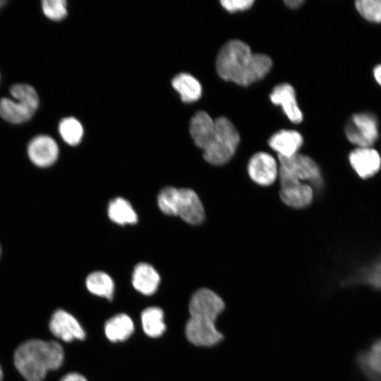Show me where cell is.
Masks as SVG:
<instances>
[{
  "instance_id": "cell-23",
  "label": "cell",
  "mask_w": 381,
  "mask_h": 381,
  "mask_svg": "<svg viewBox=\"0 0 381 381\" xmlns=\"http://www.w3.org/2000/svg\"><path fill=\"white\" fill-rule=\"evenodd\" d=\"M360 363L371 375L381 376V339L373 344L369 351L361 356Z\"/></svg>"
},
{
  "instance_id": "cell-28",
  "label": "cell",
  "mask_w": 381,
  "mask_h": 381,
  "mask_svg": "<svg viewBox=\"0 0 381 381\" xmlns=\"http://www.w3.org/2000/svg\"><path fill=\"white\" fill-rule=\"evenodd\" d=\"M60 381H87L81 374L78 373H70L61 377Z\"/></svg>"
},
{
  "instance_id": "cell-19",
  "label": "cell",
  "mask_w": 381,
  "mask_h": 381,
  "mask_svg": "<svg viewBox=\"0 0 381 381\" xmlns=\"http://www.w3.org/2000/svg\"><path fill=\"white\" fill-rule=\"evenodd\" d=\"M163 310L159 307H148L141 313L142 327L148 337L157 338L162 336L166 329Z\"/></svg>"
},
{
  "instance_id": "cell-9",
  "label": "cell",
  "mask_w": 381,
  "mask_h": 381,
  "mask_svg": "<svg viewBox=\"0 0 381 381\" xmlns=\"http://www.w3.org/2000/svg\"><path fill=\"white\" fill-rule=\"evenodd\" d=\"M248 173L250 178L260 186L272 184L279 175V165L269 153L258 152L248 161Z\"/></svg>"
},
{
  "instance_id": "cell-26",
  "label": "cell",
  "mask_w": 381,
  "mask_h": 381,
  "mask_svg": "<svg viewBox=\"0 0 381 381\" xmlns=\"http://www.w3.org/2000/svg\"><path fill=\"white\" fill-rule=\"evenodd\" d=\"M363 277L372 286L381 290V261L373 265Z\"/></svg>"
},
{
  "instance_id": "cell-20",
  "label": "cell",
  "mask_w": 381,
  "mask_h": 381,
  "mask_svg": "<svg viewBox=\"0 0 381 381\" xmlns=\"http://www.w3.org/2000/svg\"><path fill=\"white\" fill-rule=\"evenodd\" d=\"M108 214L110 219L118 224H133L138 221L137 214L130 202L120 197L110 201Z\"/></svg>"
},
{
  "instance_id": "cell-10",
  "label": "cell",
  "mask_w": 381,
  "mask_h": 381,
  "mask_svg": "<svg viewBox=\"0 0 381 381\" xmlns=\"http://www.w3.org/2000/svg\"><path fill=\"white\" fill-rule=\"evenodd\" d=\"M49 329L56 337L66 342L83 340L85 337V332L79 322L64 310L54 313L49 322Z\"/></svg>"
},
{
  "instance_id": "cell-14",
  "label": "cell",
  "mask_w": 381,
  "mask_h": 381,
  "mask_svg": "<svg viewBox=\"0 0 381 381\" xmlns=\"http://www.w3.org/2000/svg\"><path fill=\"white\" fill-rule=\"evenodd\" d=\"M271 102L282 107L288 119L294 123H300L303 114L296 101L294 88L289 83L276 85L270 95Z\"/></svg>"
},
{
  "instance_id": "cell-16",
  "label": "cell",
  "mask_w": 381,
  "mask_h": 381,
  "mask_svg": "<svg viewBox=\"0 0 381 381\" xmlns=\"http://www.w3.org/2000/svg\"><path fill=\"white\" fill-rule=\"evenodd\" d=\"M160 277L155 268L149 264H138L133 270L132 284L140 293L149 296L155 294L158 289Z\"/></svg>"
},
{
  "instance_id": "cell-13",
  "label": "cell",
  "mask_w": 381,
  "mask_h": 381,
  "mask_svg": "<svg viewBox=\"0 0 381 381\" xmlns=\"http://www.w3.org/2000/svg\"><path fill=\"white\" fill-rule=\"evenodd\" d=\"M349 163L362 179L375 175L381 167V157L372 147H356L349 156Z\"/></svg>"
},
{
  "instance_id": "cell-12",
  "label": "cell",
  "mask_w": 381,
  "mask_h": 381,
  "mask_svg": "<svg viewBox=\"0 0 381 381\" xmlns=\"http://www.w3.org/2000/svg\"><path fill=\"white\" fill-rule=\"evenodd\" d=\"M279 196L282 202L293 208H304L313 200V187L306 183L285 180L280 181Z\"/></svg>"
},
{
  "instance_id": "cell-33",
  "label": "cell",
  "mask_w": 381,
  "mask_h": 381,
  "mask_svg": "<svg viewBox=\"0 0 381 381\" xmlns=\"http://www.w3.org/2000/svg\"><path fill=\"white\" fill-rule=\"evenodd\" d=\"M0 254H1V248H0Z\"/></svg>"
},
{
  "instance_id": "cell-7",
  "label": "cell",
  "mask_w": 381,
  "mask_h": 381,
  "mask_svg": "<svg viewBox=\"0 0 381 381\" xmlns=\"http://www.w3.org/2000/svg\"><path fill=\"white\" fill-rule=\"evenodd\" d=\"M278 160L279 181H297L312 187L321 188L322 178L320 169L310 157L297 153L289 157L278 156Z\"/></svg>"
},
{
  "instance_id": "cell-18",
  "label": "cell",
  "mask_w": 381,
  "mask_h": 381,
  "mask_svg": "<svg viewBox=\"0 0 381 381\" xmlns=\"http://www.w3.org/2000/svg\"><path fill=\"white\" fill-rule=\"evenodd\" d=\"M173 87L179 93L183 102L197 101L202 95L200 82L187 73L176 75L171 81Z\"/></svg>"
},
{
  "instance_id": "cell-11",
  "label": "cell",
  "mask_w": 381,
  "mask_h": 381,
  "mask_svg": "<svg viewBox=\"0 0 381 381\" xmlns=\"http://www.w3.org/2000/svg\"><path fill=\"white\" fill-rule=\"evenodd\" d=\"M28 155L31 162L39 167H47L57 159L59 147L56 141L47 135L34 137L28 143Z\"/></svg>"
},
{
  "instance_id": "cell-15",
  "label": "cell",
  "mask_w": 381,
  "mask_h": 381,
  "mask_svg": "<svg viewBox=\"0 0 381 381\" xmlns=\"http://www.w3.org/2000/svg\"><path fill=\"white\" fill-rule=\"evenodd\" d=\"M303 139L300 133L294 130L282 129L274 133L269 139V146L277 152L279 157H289L298 153Z\"/></svg>"
},
{
  "instance_id": "cell-8",
  "label": "cell",
  "mask_w": 381,
  "mask_h": 381,
  "mask_svg": "<svg viewBox=\"0 0 381 381\" xmlns=\"http://www.w3.org/2000/svg\"><path fill=\"white\" fill-rule=\"evenodd\" d=\"M344 131L349 141L357 147H372L379 137L377 118L368 111L356 113L347 121Z\"/></svg>"
},
{
  "instance_id": "cell-4",
  "label": "cell",
  "mask_w": 381,
  "mask_h": 381,
  "mask_svg": "<svg viewBox=\"0 0 381 381\" xmlns=\"http://www.w3.org/2000/svg\"><path fill=\"white\" fill-rule=\"evenodd\" d=\"M240 142L239 133L224 116L214 120L209 133L198 146L203 151L204 159L210 164L222 165L234 155Z\"/></svg>"
},
{
  "instance_id": "cell-1",
  "label": "cell",
  "mask_w": 381,
  "mask_h": 381,
  "mask_svg": "<svg viewBox=\"0 0 381 381\" xmlns=\"http://www.w3.org/2000/svg\"><path fill=\"white\" fill-rule=\"evenodd\" d=\"M272 65V60L267 55L253 53L249 45L239 40L226 42L216 59L219 76L242 86H248L263 78Z\"/></svg>"
},
{
  "instance_id": "cell-2",
  "label": "cell",
  "mask_w": 381,
  "mask_h": 381,
  "mask_svg": "<svg viewBox=\"0 0 381 381\" xmlns=\"http://www.w3.org/2000/svg\"><path fill=\"white\" fill-rule=\"evenodd\" d=\"M224 308V301L213 291L201 288L195 291L188 304L190 318L185 327L188 341L203 347L219 344L224 335L217 329L215 322Z\"/></svg>"
},
{
  "instance_id": "cell-22",
  "label": "cell",
  "mask_w": 381,
  "mask_h": 381,
  "mask_svg": "<svg viewBox=\"0 0 381 381\" xmlns=\"http://www.w3.org/2000/svg\"><path fill=\"white\" fill-rule=\"evenodd\" d=\"M59 131L63 140L70 145H77L83 135L80 123L73 117L63 119L59 125Z\"/></svg>"
},
{
  "instance_id": "cell-25",
  "label": "cell",
  "mask_w": 381,
  "mask_h": 381,
  "mask_svg": "<svg viewBox=\"0 0 381 381\" xmlns=\"http://www.w3.org/2000/svg\"><path fill=\"white\" fill-rule=\"evenodd\" d=\"M66 4L65 0H44L42 1V8L47 18L53 20H60L67 15Z\"/></svg>"
},
{
  "instance_id": "cell-30",
  "label": "cell",
  "mask_w": 381,
  "mask_h": 381,
  "mask_svg": "<svg viewBox=\"0 0 381 381\" xmlns=\"http://www.w3.org/2000/svg\"><path fill=\"white\" fill-rule=\"evenodd\" d=\"M304 3L303 0H286L284 4L291 8H297Z\"/></svg>"
},
{
  "instance_id": "cell-24",
  "label": "cell",
  "mask_w": 381,
  "mask_h": 381,
  "mask_svg": "<svg viewBox=\"0 0 381 381\" xmlns=\"http://www.w3.org/2000/svg\"><path fill=\"white\" fill-rule=\"evenodd\" d=\"M355 6L366 20L381 23V0H358L355 2Z\"/></svg>"
},
{
  "instance_id": "cell-6",
  "label": "cell",
  "mask_w": 381,
  "mask_h": 381,
  "mask_svg": "<svg viewBox=\"0 0 381 381\" xmlns=\"http://www.w3.org/2000/svg\"><path fill=\"white\" fill-rule=\"evenodd\" d=\"M10 93L14 99H0V116L7 122L19 124L30 120L39 107V97L35 89L28 84H15Z\"/></svg>"
},
{
  "instance_id": "cell-32",
  "label": "cell",
  "mask_w": 381,
  "mask_h": 381,
  "mask_svg": "<svg viewBox=\"0 0 381 381\" xmlns=\"http://www.w3.org/2000/svg\"><path fill=\"white\" fill-rule=\"evenodd\" d=\"M2 378H3V371H2V369L0 366V381L2 380Z\"/></svg>"
},
{
  "instance_id": "cell-29",
  "label": "cell",
  "mask_w": 381,
  "mask_h": 381,
  "mask_svg": "<svg viewBox=\"0 0 381 381\" xmlns=\"http://www.w3.org/2000/svg\"><path fill=\"white\" fill-rule=\"evenodd\" d=\"M373 76L377 84L381 86V64H377L374 67Z\"/></svg>"
},
{
  "instance_id": "cell-5",
  "label": "cell",
  "mask_w": 381,
  "mask_h": 381,
  "mask_svg": "<svg viewBox=\"0 0 381 381\" xmlns=\"http://www.w3.org/2000/svg\"><path fill=\"white\" fill-rule=\"evenodd\" d=\"M157 203L163 213L179 216L188 224H199L205 219L202 203L190 188H164L158 195Z\"/></svg>"
},
{
  "instance_id": "cell-31",
  "label": "cell",
  "mask_w": 381,
  "mask_h": 381,
  "mask_svg": "<svg viewBox=\"0 0 381 381\" xmlns=\"http://www.w3.org/2000/svg\"><path fill=\"white\" fill-rule=\"evenodd\" d=\"M6 3V1L5 0H0V8L4 6Z\"/></svg>"
},
{
  "instance_id": "cell-21",
  "label": "cell",
  "mask_w": 381,
  "mask_h": 381,
  "mask_svg": "<svg viewBox=\"0 0 381 381\" xmlns=\"http://www.w3.org/2000/svg\"><path fill=\"white\" fill-rule=\"evenodd\" d=\"M86 286L88 291L94 295L104 297L111 300L114 292V284L107 273L94 272L86 279Z\"/></svg>"
},
{
  "instance_id": "cell-17",
  "label": "cell",
  "mask_w": 381,
  "mask_h": 381,
  "mask_svg": "<svg viewBox=\"0 0 381 381\" xmlns=\"http://www.w3.org/2000/svg\"><path fill=\"white\" fill-rule=\"evenodd\" d=\"M134 332V323L126 314H117L104 324V334L111 342L123 341L128 339Z\"/></svg>"
},
{
  "instance_id": "cell-3",
  "label": "cell",
  "mask_w": 381,
  "mask_h": 381,
  "mask_svg": "<svg viewBox=\"0 0 381 381\" xmlns=\"http://www.w3.org/2000/svg\"><path fill=\"white\" fill-rule=\"evenodd\" d=\"M64 353L54 341L31 339L20 344L15 351L16 368L27 381H42L49 370L63 363Z\"/></svg>"
},
{
  "instance_id": "cell-27",
  "label": "cell",
  "mask_w": 381,
  "mask_h": 381,
  "mask_svg": "<svg viewBox=\"0 0 381 381\" xmlns=\"http://www.w3.org/2000/svg\"><path fill=\"white\" fill-rule=\"evenodd\" d=\"M222 7L229 12L242 11L248 9L254 4L253 0H223L220 1Z\"/></svg>"
}]
</instances>
